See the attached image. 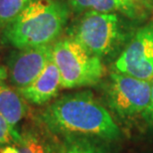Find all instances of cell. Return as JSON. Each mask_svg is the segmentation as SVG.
Listing matches in <instances>:
<instances>
[{
	"label": "cell",
	"instance_id": "e0dca14e",
	"mask_svg": "<svg viewBox=\"0 0 153 153\" xmlns=\"http://www.w3.org/2000/svg\"><path fill=\"white\" fill-rule=\"evenodd\" d=\"M123 1H126V2H132V1H130V0H123ZM133 3V2H132Z\"/></svg>",
	"mask_w": 153,
	"mask_h": 153
},
{
	"label": "cell",
	"instance_id": "7a4b0ae2",
	"mask_svg": "<svg viewBox=\"0 0 153 153\" xmlns=\"http://www.w3.org/2000/svg\"><path fill=\"white\" fill-rule=\"evenodd\" d=\"M70 13L62 0H31L3 29L2 41L16 49L54 44L66 28Z\"/></svg>",
	"mask_w": 153,
	"mask_h": 153
},
{
	"label": "cell",
	"instance_id": "52a82bcc",
	"mask_svg": "<svg viewBox=\"0 0 153 153\" xmlns=\"http://www.w3.org/2000/svg\"><path fill=\"white\" fill-rule=\"evenodd\" d=\"M53 57V44L17 49L10 55L7 66L8 79L17 91L33 82Z\"/></svg>",
	"mask_w": 153,
	"mask_h": 153
},
{
	"label": "cell",
	"instance_id": "ba28073f",
	"mask_svg": "<svg viewBox=\"0 0 153 153\" xmlns=\"http://www.w3.org/2000/svg\"><path fill=\"white\" fill-rule=\"evenodd\" d=\"M61 88V75L52 57L35 81L18 91L27 102L34 105H43L56 99Z\"/></svg>",
	"mask_w": 153,
	"mask_h": 153
},
{
	"label": "cell",
	"instance_id": "8992f818",
	"mask_svg": "<svg viewBox=\"0 0 153 153\" xmlns=\"http://www.w3.org/2000/svg\"><path fill=\"white\" fill-rule=\"evenodd\" d=\"M114 71L133 78L153 79V24L137 29L115 58Z\"/></svg>",
	"mask_w": 153,
	"mask_h": 153
},
{
	"label": "cell",
	"instance_id": "6da1fadb",
	"mask_svg": "<svg viewBox=\"0 0 153 153\" xmlns=\"http://www.w3.org/2000/svg\"><path fill=\"white\" fill-rule=\"evenodd\" d=\"M44 128L61 138L88 137L102 142L120 139L122 133L111 112L91 91H76L53 100L39 114Z\"/></svg>",
	"mask_w": 153,
	"mask_h": 153
},
{
	"label": "cell",
	"instance_id": "7c38bea8",
	"mask_svg": "<svg viewBox=\"0 0 153 153\" xmlns=\"http://www.w3.org/2000/svg\"><path fill=\"white\" fill-rule=\"evenodd\" d=\"M16 146L17 153H56L57 151V146L34 131H27L21 134Z\"/></svg>",
	"mask_w": 153,
	"mask_h": 153
},
{
	"label": "cell",
	"instance_id": "3957f363",
	"mask_svg": "<svg viewBox=\"0 0 153 153\" xmlns=\"http://www.w3.org/2000/svg\"><path fill=\"white\" fill-rule=\"evenodd\" d=\"M123 14L88 11L68 29V36L102 61L120 54L134 33Z\"/></svg>",
	"mask_w": 153,
	"mask_h": 153
},
{
	"label": "cell",
	"instance_id": "9a60e30c",
	"mask_svg": "<svg viewBox=\"0 0 153 153\" xmlns=\"http://www.w3.org/2000/svg\"><path fill=\"white\" fill-rule=\"evenodd\" d=\"M141 118L147 124V126L153 129V79L151 81V94H150V102L148 108L143 112Z\"/></svg>",
	"mask_w": 153,
	"mask_h": 153
},
{
	"label": "cell",
	"instance_id": "2e32d148",
	"mask_svg": "<svg viewBox=\"0 0 153 153\" xmlns=\"http://www.w3.org/2000/svg\"><path fill=\"white\" fill-rule=\"evenodd\" d=\"M146 14L153 13V0H130Z\"/></svg>",
	"mask_w": 153,
	"mask_h": 153
},
{
	"label": "cell",
	"instance_id": "5bb4252c",
	"mask_svg": "<svg viewBox=\"0 0 153 153\" xmlns=\"http://www.w3.org/2000/svg\"><path fill=\"white\" fill-rule=\"evenodd\" d=\"M21 138V133L11 127L7 120L0 114V147L16 144Z\"/></svg>",
	"mask_w": 153,
	"mask_h": 153
},
{
	"label": "cell",
	"instance_id": "4fadbf2b",
	"mask_svg": "<svg viewBox=\"0 0 153 153\" xmlns=\"http://www.w3.org/2000/svg\"><path fill=\"white\" fill-rule=\"evenodd\" d=\"M31 0H0V28L4 29Z\"/></svg>",
	"mask_w": 153,
	"mask_h": 153
},
{
	"label": "cell",
	"instance_id": "9c48e42d",
	"mask_svg": "<svg viewBox=\"0 0 153 153\" xmlns=\"http://www.w3.org/2000/svg\"><path fill=\"white\" fill-rule=\"evenodd\" d=\"M25 99L15 88L8 79L5 67H0V114L15 130L28 112Z\"/></svg>",
	"mask_w": 153,
	"mask_h": 153
},
{
	"label": "cell",
	"instance_id": "5b68a950",
	"mask_svg": "<svg viewBox=\"0 0 153 153\" xmlns=\"http://www.w3.org/2000/svg\"><path fill=\"white\" fill-rule=\"evenodd\" d=\"M108 108L120 119L136 117L146 111L150 102L151 82L118 72H111L105 84Z\"/></svg>",
	"mask_w": 153,
	"mask_h": 153
},
{
	"label": "cell",
	"instance_id": "30bf717a",
	"mask_svg": "<svg viewBox=\"0 0 153 153\" xmlns=\"http://www.w3.org/2000/svg\"><path fill=\"white\" fill-rule=\"evenodd\" d=\"M71 10L78 14L88 11L117 12L130 20H140L146 17V13L132 2L123 0H66Z\"/></svg>",
	"mask_w": 153,
	"mask_h": 153
},
{
	"label": "cell",
	"instance_id": "8fae6325",
	"mask_svg": "<svg viewBox=\"0 0 153 153\" xmlns=\"http://www.w3.org/2000/svg\"><path fill=\"white\" fill-rule=\"evenodd\" d=\"M56 153H109L105 142L79 136L63 137Z\"/></svg>",
	"mask_w": 153,
	"mask_h": 153
},
{
	"label": "cell",
	"instance_id": "277c9868",
	"mask_svg": "<svg viewBox=\"0 0 153 153\" xmlns=\"http://www.w3.org/2000/svg\"><path fill=\"white\" fill-rule=\"evenodd\" d=\"M53 60L60 72L62 88L96 85L105 74L102 60L69 36L53 44Z\"/></svg>",
	"mask_w": 153,
	"mask_h": 153
}]
</instances>
